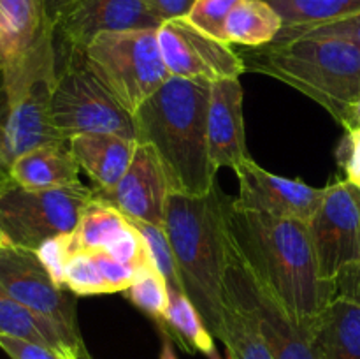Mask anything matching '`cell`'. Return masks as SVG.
I'll return each instance as SVG.
<instances>
[{
	"instance_id": "1",
	"label": "cell",
	"mask_w": 360,
	"mask_h": 359,
	"mask_svg": "<svg viewBox=\"0 0 360 359\" xmlns=\"http://www.w3.org/2000/svg\"><path fill=\"white\" fill-rule=\"evenodd\" d=\"M229 231L238 259L257 282L309 333L336 298V284L320 275L308 224L231 204Z\"/></svg>"
},
{
	"instance_id": "2",
	"label": "cell",
	"mask_w": 360,
	"mask_h": 359,
	"mask_svg": "<svg viewBox=\"0 0 360 359\" xmlns=\"http://www.w3.org/2000/svg\"><path fill=\"white\" fill-rule=\"evenodd\" d=\"M232 197L218 182L200 196L171 192L164 227L174 252L183 292L217 338L229 298L225 275L232 260L229 211Z\"/></svg>"
},
{
	"instance_id": "3",
	"label": "cell",
	"mask_w": 360,
	"mask_h": 359,
	"mask_svg": "<svg viewBox=\"0 0 360 359\" xmlns=\"http://www.w3.org/2000/svg\"><path fill=\"white\" fill-rule=\"evenodd\" d=\"M211 81L171 76L136 113V139L157 151L171 192L200 196L217 183L207 144Z\"/></svg>"
},
{
	"instance_id": "4",
	"label": "cell",
	"mask_w": 360,
	"mask_h": 359,
	"mask_svg": "<svg viewBox=\"0 0 360 359\" xmlns=\"http://www.w3.org/2000/svg\"><path fill=\"white\" fill-rule=\"evenodd\" d=\"M246 73L264 74L322 106L338 123L360 97V44L340 37H295L239 51Z\"/></svg>"
},
{
	"instance_id": "5",
	"label": "cell",
	"mask_w": 360,
	"mask_h": 359,
	"mask_svg": "<svg viewBox=\"0 0 360 359\" xmlns=\"http://www.w3.org/2000/svg\"><path fill=\"white\" fill-rule=\"evenodd\" d=\"M83 60L130 115L171 77L157 28L101 32L83 49Z\"/></svg>"
},
{
	"instance_id": "6",
	"label": "cell",
	"mask_w": 360,
	"mask_h": 359,
	"mask_svg": "<svg viewBox=\"0 0 360 359\" xmlns=\"http://www.w3.org/2000/svg\"><path fill=\"white\" fill-rule=\"evenodd\" d=\"M56 81L49 102V118L62 141L81 134H116L136 139V120L86 67L83 53L56 44Z\"/></svg>"
},
{
	"instance_id": "7",
	"label": "cell",
	"mask_w": 360,
	"mask_h": 359,
	"mask_svg": "<svg viewBox=\"0 0 360 359\" xmlns=\"http://www.w3.org/2000/svg\"><path fill=\"white\" fill-rule=\"evenodd\" d=\"M94 197L83 183L44 190L11 183L0 190V227L11 246L37 252L42 243L76 231Z\"/></svg>"
},
{
	"instance_id": "8",
	"label": "cell",
	"mask_w": 360,
	"mask_h": 359,
	"mask_svg": "<svg viewBox=\"0 0 360 359\" xmlns=\"http://www.w3.org/2000/svg\"><path fill=\"white\" fill-rule=\"evenodd\" d=\"M0 285L35 315L49 320L77 359H91L77 322V296L53 280L37 253L16 246L0 252Z\"/></svg>"
},
{
	"instance_id": "9",
	"label": "cell",
	"mask_w": 360,
	"mask_h": 359,
	"mask_svg": "<svg viewBox=\"0 0 360 359\" xmlns=\"http://www.w3.org/2000/svg\"><path fill=\"white\" fill-rule=\"evenodd\" d=\"M319 271L334 282L348 266L360 264V189L347 180L326 187L308 222Z\"/></svg>"
},
{
	"instance_id": "10",
	"label": "cell",
	"mask_w": 360,
	"mask_h": 359,
	"mask_svg": "<svg viewBox=\"0 0 360 359\" xmlns=\"http://www.w3.org/2000/svg\"><path fill=\"white\" fill-rule=\"evenodd\" d=\"M225 289L229 299L255 322L274 359H319L311 334L253 278L234 252L225 275Z\"/></svg>"
},
{
	"instance_id": "11",
	"label": "cell",
	"mask_w": 360,
	"mask_h": 359,
	"mask_svg": "<svg viewBox=\"0 0 360 359\" xmlns=\"http://www.w3.org/2000/svg\"><path fill=\"white\" fill-rule=\"evenodd\" d=\"M162 58L169 74L186 80H238L246 73L232 44L204 34L185 18L167 20L157 28Z\"/></svg>"
},
{
	"instance_id": "12",
	"label": "cell",
	"mask_w": 360,
	"mask_h": 359,
	"mask_svg": "<svg viewBox=\"0 0 360 359\" xmlns=\"http://www.w3.org/2000/svg\"><path fill=\"white\" fill-rule=\"evenodd\" d=\"M234 172L238 176L239 192L232 197V208L239 211L297 218L308 224L326 194V187L316 189L301 180L274 175L257 164L253 157L243 162Z\"/></svg>"
},
{
	"instance_id": "13",
	"label": "cell",
	"mask_w": 360,
	"mask_h": 359,
	"mask_svg": "<svg viewBox=\"0 0 360 359\" xmlns=\"http://www.w3.org/2000/svg\"><path fill=\"white\" fill-rule=\"evenodd\" d=\"M162 21L144 0H70L55 25L56 44L83 53L101 32L158 28Z\"/></svg>"
},
{
	"instance_id": "14",
	"label": "cell",
	"mask_w": 360,
	"mask_h": 359,
	"mask_svg": "<svg viewBox=\"0 0 360 359\" xmlns=\"http://www.w3.org/2000/svg\"><path fill=\"white\" fill-rule=\"evenodd\" d=\"M169 194L171 187L157 151L139 143L123 178L111 190L95 192V199L111 204L134 220L164 225Z\"/></svg>"
},
{
	"instance_id": "15",
	"label": "cell",
	"mask_w": 360,
	"mask_h": 359,
	"mask_svg": "<svg viewBox=\"0 0 360 359\" xmlns=\"http://www.w3.org/2000/svg\"><path fill=\"white\" fill-rule=\"evenodd\" d=\"M207 144L214 171L227 168L236 171L250 155L246 146L243 87L238 80H221L211 83L207 108Z\"/></svg>"
},
{
	"instance_id": "16",
	"label": "cell",
	"mask_w": 360,
	"mask_h": 359,
	"mask_svg": "<svg viewBox=\"0 0 360 359\" xmlns=\"http://www.w3.org/2000/svg\"><path fill=\"white\" fill-rule=\"evenodd\" d=\"M69 146L95 192H105L123 178L139 143L116 134H81L69 141Z\"/></svg>"
},
{
	"instance_id": "17",
	"label": "cell",
	"mask_w": 360,
	"mask_h": 359,
	"mask_svg": "<svg viewBox=\"0 0 360 359\" xmlns=\"http://www.w3.org/2000/svg\"><path fill=\"white\" fill-rule=\"evenodd\" d=\"M79 172L81 168L70 151L69 141L34 148L20 155L9 168L13 183L28 190L79 185Z\"/></svg>"
},
{
	"instance_id": "18",
	"label": "cell",
	"mask_w": 360,
	"mask_h": 359,
	"mask_svg": "<svg viewBox=\"0 0 360 359\" xmlns=\"http://www.w3.org/2000/svg\"><path fill=\"white\" fill-rule=\"evenodd\" d=\"M51 30L41 0H0V67L25 58Z\"/></svg>"
},
{
	"instance_id": "19",
	"label": "cell",
	"mask_w": 360,
	"mask_h": 359,
	"mask_svg": "<svg viewBox=\"0 0 360 359\" xmlns=\"http://www.w3.org/2000/svg\"><path fill=\"white\" fill-rule=\"evenodd\" d=\"M309 334L319 359H360V306L336 296Z\"/></svg>"
},
{
	"instance_id": "20",
	"label": "cell",
	"mask_w": 360,
	"mask_h": 359,
	"mask_svg": "<svg viewBox=\"0 0 360 359\" xmlns=\"http://www.w3.org/2000/svg\"><path fill=\"white\" fill-rule=\"evenodd\" d=\"M283 30V18L266 0H239L225 23V41L243 48L269 44Z\"/></svg>"
},
{
	"instance_id": "21",
	"label": "cell",
	"mask_w": 360,
	"mask_h": 359,
	"mask_svg": "<svg viewBox=\"0 0 360 359\" xmlns=\"http://www.w3.org/2000/svg\"><path fill=\"white\" fill-rule=\"evenodd\" d=\"M169 303L165 312V322L160 331L176 338L188 352H200L207 359H224L217 351L214 336L207 329L199 310L193 306L188 296L179 289L167 285Z\"/></svg>"
},
{
	"instance_id": "22",
	"label": "cell",
	"mask_w": 360,
	"mask_h": 359,
	"mask_svg": "<svg viewBox=\"0 0 360 359\" xmlns=\"http://www.w3.org/2000/svg\"><path fill=\"white\" fill-rule=\"evenodd\" d=\"M0 334L23 338L34 344L46 345L69 359H77L70 351L63 334L49 320L35 315L32 310L18 303L0 285Z\"/></svg>"
},
{
	"instance_id": "23",
	"label": "cell",
	"mask_w": 360,
	"mask_h": 359,
	"mask_svg": "<svg viewBox=\"0 0 360 359\" xmlns=\"http://www.w3.org/2000/svg\"><path fill=\"white\" fill-rule=\"evenodd\" d=\"M129 227L130 220L122 211L94 197L84 210L76 231L70 232V252H108Z\"/></svg>"
},
{
	"instance_id": "24",
	"label": "cell",
	"mask_w": 360,
	"mask_h": 359,
	"mask_svg": "<svg viewBox=\"0 0 360 359\" xmlns=\"http://www.w3.org/2000/svg\"><path fill=\"white\" fill-rule=\"evenodd\" d=\"M283 18V28H308L360 14V0H266Z\"/></svg>"
},
{
	"instance_id": "25",
	"label": "cell",
	"mask_w": 360,
	"mask_h": 359,
	"mask_svg": "<svg viewBox=\"0 0 360 359\" xmlns=\"http://www.w3.org/2000/svg\"><path fill=\"white\" fill-rule=\"evenodd\" d=\"M217 338L224 341L227 359H274L255 322L231 299Z\"/></svg>"
},
{
	"instance_id": "26",
	"label": "cell",
	"mask_w": 360,
	"mask_h": 359,
	"mask_svg": "<svg viewBox=\"0 0 360 359\" xmlns=\"http://www.w3.org/2000/svg\"><path fill=\"white\" fill-rule=\"evenodd\" d=\"M63 287L74 296L108 294V287L94 252L74 250L69 253L63 266Z\"/></svg>"
},
{
	"instance_id": "27",
	"label": "cell",
	"mask_w": 360,
	"mask_h": 359,
	"mask_svg": "<svg viewBox=\"0 0 360 359\" xmlns=\"http://www.w3.org/2000/svg\"><path fill=\"white\" fill-rule=\"evenodd\" d=\"M123 294L137 308L143 310L146 315H150L157 322L158 329L164 326L169 303V291L167 282L162 277L160 271L151 270L143 273Z\"/></svg>"
},
{
	"instance_id": "28",
	"label": "cell",
	"mask_w": 360,
	"mask_h": 359,
	"mask_svg": "<svg viewBox=\"0 0 360 359\" xmlns=\"http://www.w3.org/2000/svg\"><path fill=\"white\" fill-rule=\"evenodd\" d=\"M129 220L136 225L137 231H139L141 234H143V238L146 239L148 248H150V256L155 263V267L160 271V275L165 278L167 285L183 291L181 278H179L178 273V264H176L174 252H172L171 241H169V236L167 232H165L164 225L148 224V222L134 220V218H129Z\"/></svg>"
},
{
	"instance_id": "29",
	"label": "cell",
	"mask_w": 360,
	"mask_h": 359,
	"mask_svg": "<svg viewBox=\"0 0 360 359\" xmlns=\"http://www.w3.org/2000/svg\"><path fill=\"white\" fill-rule=\"evenodd\" d=\"M239 0H195L185 20L204 34L225 41V23Z\"/></svg>"
},
{
	"instance_id": "30",
	"label": "cell",
	"mask_w": 360,
	"mask_h": 359,
	"mask_svg": "<svg viewBox=\"0 0 360 359\" xmlns=\"http://www.w3.org/2000/svg\"><path fill=\"white\" fill-rule=\"evenodd\" d=\"M295 37H340L360 44V14L333 21V23L316 25L308 28H283L274 41Z\"/></svg>"
},
{
	"instance_id": "31",
	"label": "cell",
	"mask_w": 360,
	"mask_h": 359,
	"mask_svg": "<svg viewBox=\"0 0 360 359\" xmlns=\"http://www.w3.org/2000/svg\"><path fill=\"white\" fill-rule=\"evenodd\" d=\"M35 253H37L41 263L46 266V270L49 271L53 280L60 287H63V266H65V260L70 253V234L56 236V238L42 243L41 248Z\"/></svg>"
},
{
	"instance_id": "32",
	"label": "cell",
	"mask_w": 360,
	"mask_h": 359,
	"mask_svg": "<svg viewBox=\"0 0 360 359\" xmlns=\"http://www.w3.org/2000/svg\"><path fill=\"white\" fill-rule=\"evenodd\" d=\"M336 158L345 180L360 189V129L345 132L336 150Z\"/></svg>"
},
{
	"instance_id": "33",
	"label": "cell",
	"mask_w": 360,
	"mask_h": 359,
	"mask_svg": "<svg viewBox=\"0 0 360 359\" xmlns=\"http://www.w3.org/2000/svg\"><path fill=\"white\" fill-rule=\"evenodd\" d=\"M0 348L11 359H69L60 352L46 347V345L34 344V341L23 340V338L9 336V334H0Z\"/></svg>"
},
{
	"instance_id": "34",
	"label": "cell",
	"mask_w": 360,
	"mask_h": 359,
	"mask_svg": "<svg viewBox=\"0 0 360 359\" xmlns=\"http://www.w3.org/2000/svg\"><path fill=\"white\" fill-rule=\"evenodd\" d=\"M336 294L360 306V264H354L341 271L334 280Z\"/></svg>"
},
{
	"instance_id": "35",
	"label": "cell",
	"mask_w": 360,
	"mask_h": 359,
	"mask_svg": "<svg viewBox=\"0 0 360 359\" xmlns=\"http://www.w3.org/2000/svg\"><path fill=\"white\" fill-rule=\"evenodd\" d=\"M151 13L164 23L167 20L185 18L195 0H144Z\"/></svg>"
},
{
	"instance_id": "36",
	"label": "cell",
	"mask_w": 360,
	"mask_h": 359,
	"mask_svg": "<svg viewBox=\"0 0 360 359\" xmlns=\"http://www.w3.org/2000/svg\"><path fill=\"white\" fill-rule=\"evenodd\" d=\"M340 125L343 127L345 132L348 130H359L360 129V97L355 99L345 111L343 118H341Z\"/></svg>"
},
{
	"instance_id": "37",
	"label": "cell",
	"mask_w": 360,
	"mask_h": 359,
	"mask_svg": "<svg viewBox=\"0 0 360 359\" xmlns=\"http://www.w3.org/2000/svg\"><path fill=\"white\" fill-rule=\"evenodd\" d=\"M69 2L70 0H41L46 18H48L49 25H51L53 28H55L56 21H58V18L62 16L63 9H65Z\"/></svg>"
},
{
	"instance_id": "38",
	"label": "cell",
	"mask_w": 360,
	"mask_h": 359,
	"mask_svg": "<svg viewBox=\"0 0 360 359\" xmlns=\"http://www.w3.org/2000/svg\"><path fill=\"white\" fill-rule=\"evenodd\" d=\"M162 333V351H160V359H178L174 351V345H172V338L169 336L165 331H160Z\"/></svg>"
},
{
	"instance_id": "39",
	"label": "cell",
	"mask_w": 360,
	"mask_h": 359,
	"mask_svg": "<svg viewBox=\"0 0 360 359\" xmlns=\"http://www.w3.org/2000/svg\"><path fill=\"white\" fill-rule=\"evenodd\" d=\"M11 183H13V180H11L9 176V165H7L4 155L0 153V190H2L4 187L11 185Z\"/></svg>"
},
{
	"instance_id": "40",
	"label": "cell",
	"mask_w": 360,
	"mask_h": 359,
	"mask_svg": "<svg viewBox=\"0 0 360 359\" xmlns=\"http://www.w3.org/2000/svg\"><path fill=\"white\" fill-rule=\"evenodd\" d=\"M9 241H7V238H6V234H4V231H2V227H0V252H4V250L6 248H9Z\"/></svg>"
}]
</instances>
